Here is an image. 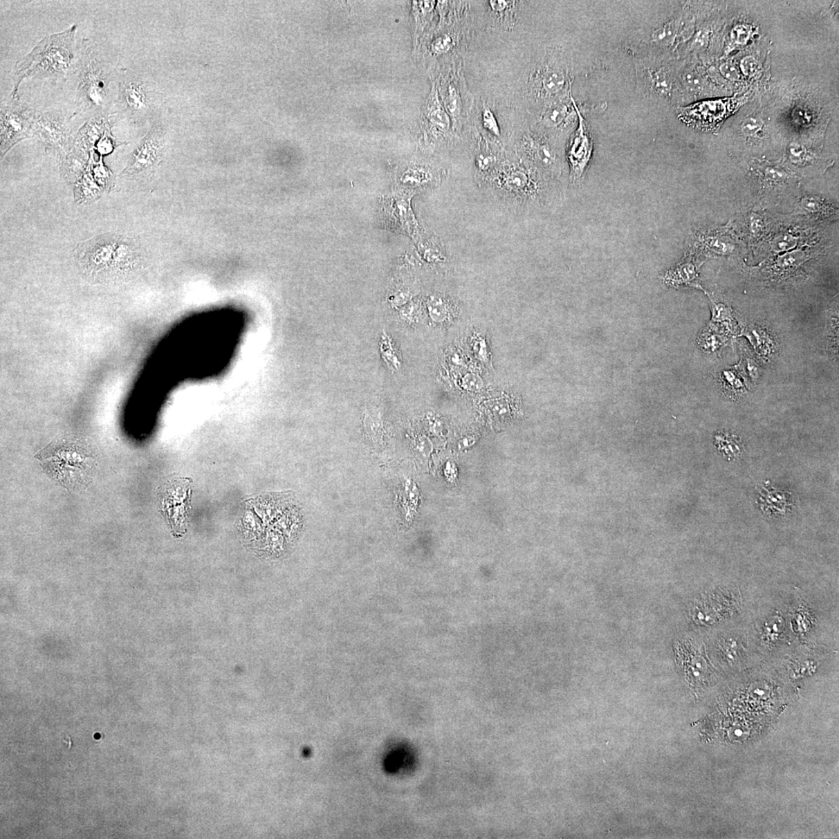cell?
Masks as SVG:
<instances>
[{
    "label": "cell",
    "mask_w": 839,
    "mask_h": 839,
    "mask_svg": "<svg viewBox=\"0 0 839 839\" xmlns=\"http://www.w3.org/2000/svg\"><path fill=\"white\" fill-rule=\"evenodd\" d=\"M558 184L508 148L501 165L479 187L488 190L503 209L521 214L550 206L559 196Z\"/></svg>",
    "instance_id": "1"
},
{
    "label": "cell",
    "mask_w": 839,
    "mask_h": 839,
    "mask_svg": "<svg viewBox=\"0 0 839 839\" xmlns=\"http://www.w3.org/2000/svg\"><path fill=\"white\" fill-rule=\"evenodd\" d=\"M77 25L62 33L44 37L31 51L17 62L14 73V89L11 98L17 99L19 86L25 79L65 80L75 72V36Z\"/></svg>",
    "instance_id": "2"
},
{
    "label": "cell",
    "mask_w": 839,
    "mask_h": 839,
    "mask_svg": "<svg viewBox=\"0 0 839 839\" xmlns=\"http://www.w3.org/2000/svg\"><path fill=\"white\" fill-rule=\"evenodd\" d=\"M573 77L569 57L560 46L546 48L529 69L522 88L528 113L572 91Z\"/></svg>",
    "instance_id": "3"
},
{
    "label": "cell",
    "mask_w": 839,
    "mask_h": 839,
    "mask_svg": "<svg viewBox=\"0 0 839 839\" xmlns=\"http://www.w3.org/2000/svg\"><path fill=\"white\" fill-rule=\"evenodd\" d=\"M80 53L75 73L80 106L91 116H103L116 102L118 71L84 42Z\"/></svg>",
    "instance_id": "4"
},
{
    "label": "cell",
    "mask_w": 839,
    "mask_h": 839,
    "mask_svg": "<svg viewBox=\"0 0 839 839\" xmlns=\"http://www.w3.org/2000/svg\"><path fill=\"white\" fill-rule=\"evenodd\" d=\"M35 458L50 477L69 490L85 488L97 466L95 456L74 443L49 446Z\"/></svg>",
    "instance_id": "5"
},
{
    "label": "cell",
    "mask_w": 839,
    "mask_h": 839,
    "mask_svg": "<svg viewBox=\"0 0 839 839\" xmlns=\"http://www.w3.org/2000/svg\"><path fill=\"white\" fill-rule=\"evenodd\" d=\"M508 147L529 166L553 181L560 183L565 160L563 147L528 124L516 126L508 135Z\"/></svg>",
    "instance_id": "6"
},
{
    "label": "cell",
    "mask_w": 839,
    "mask_h": 839,
    "mask_svg": "<svg viewBox=\"0 0 839 839\" xmlns=\"http://www.w3.org/2000/svg\"><path fill=\"white\" fill-rule=\"evenodd\" d=\"M439 83L443 105L452 118L457 133L462 138L475 103L466 84L462 57L445 59Z\"/></svg>",
    "instance_id": "7"
},
{
    "label": "cell",
    "mask_w": 839,
    "mask_h": 839,
    "mask_svg": "<svg viewBox=\"0 0 839 839\" xmlns=\"http://www.w3.org/2000/svg\"><path fill=\"white\" fill-rule=\"evenodd\" d=\"M578 104L573 98L572 91L563 97L542 105L530 112L528 125L531 129L540 132L555 142L563 144L578 125Z\"/></svg>",
    "instance_id": "8"
},
{
    "label": "cell",
    "mask_w": 839,
    "mask_h": 839,
    "mask_svg": "<svg viewBox=\"0 0 839 839\" xmlns=\"http://www.w3.org/2000/svg\"><path fill=\"white\" fill-rule=\"evenodd\" d=\"M633 59L637 92L647 99L670 100L676 89V80L660 56L636 55Z\"/></svg>",
    "instance_id": "9"
},
{
    "label": "cell",
    "mask_w": 839,
    "mask_h": 839,
    "mask_svg": "<svg viewBox=\"0 0 839 839\" xmlns=\"http://www.w3.org/2000/svg\"><path fill=\"white\" fill-rule=\"evenodd\" d=\"M695 29L694 17H676L645 31L640 35L638 41L630 47L633 55H645L660 56L662 52L670 49L678 41L686 42L692 39Z\"/></svg>",
    "instance_id": "10"
},
{
    "label": "cell",
    "mask_w": 839,
    "mask_h": 839,
    "mask_svg": "<svg viewBox=\"0 0 839 839\" xmlns=\"http://www.w3.org/2000/svg\"><path fill=\"white\" fill-rule=\"evenodd\" d=\"M36 112L27 105L16 102L2 105L0 111V142L4 156L19 142L34 137Z\"/></svg>",
    "instance_id": "11"
},
{
    "label": "cell",
    "mask_w": 839,
    "mask_h": 839,
    "mask_svg": "<svg viewBox=\"0 0 839 839\" xmlns=\"http://www.w3.org/2000/svg\"><path fill=\"white\" fill-rule=\"evenodd\" d=\"M119 238L115 233H106L78 243L73 255L79 267L90 275L111 270Z\"/></svg>",
    "instance_id": "12"
},
{
    "label": "cell",
    "mask_w": 839,
    "mask_h": 839,
    "mask_svg": "<svg viewBox=\"0 0 839 839\" xmlns=\"http://www.w3.org/2000/svg\"><path fill=\"white\" fill-rule=\"evenodd\" d=\"M116 104L120 113L135 122L147 115L149 94L143 82L132 71H118Z\"/></svg>",
    "instance_id": "13"
},
{
    "label": "cell",
    "mask_w": 839,
    "mask_h": 839,
    "mask_svg": "<svg viewBox=\"0 0 839 839\" xmlns=\"http://www.w3.org/2000/svg\"><path fill=\"white\" fill-rule=\"evenodd\" d=\"M578 122L570 137L566 149V160L570 168V181L576 185L582 180L589 167L593 152V141L582 112L577 105Z\"/></svg>",
    "instance_id": "14"
},
{
    "label": "cell",
    "mask_w": 839,
    "mask_h": 839,
    "mask_svg": "<svg viewBox=\"0 0 839 839\" xmlns=\"http://www.w3.org/2000/svg\"><path fill=\"white\" fill-rule=\"evenodd\" d=\"M190 490V481L185 479H170L161 488V509L174 529L185 526Z\"/></svg>",
    "instance_id": "15"
},
{
    "label": "cell",
    "mask_w": 839,
    "mask_h": 839,
    "mask_svg": "<svg viewBox=\"0 0 839 839\" xmlns=\"http://www.w3.org/2000/svg\"><path fill=\"white\" fill-rule=\"evenodd\" d=\"M66 117L59 111L36 112L33 136L48 148L64 149L68 146L69 130Z\"/></svg>",
    "instance_id": "16"
},
{
    "label": "cell",
    "mask_w": 839,
    "mask_h": 839,
    "mask_svg": "<svg viewBox=\"0 0 839 839\" xmlns=\"http://www.w3.org/2000/svg\"><path fill=\"white\" fill-rule=\"evenodd\" d=\"M447 176V170L430 164L413 162L401 169L399 180L407 191H422L437 187Z\"/></svg>",
    "instance_id": "17"
},
{
    "label": "cell",
    "mask_w": 839,
    "mask_h": 839,
    "mask_svg": "<svg viewBox=\"0 0 839 839\" xmlns=\"http://www.w3.org/2000/svg\"><path fill=\"white\" fill-rule=\"evenodd\" d=\"M470 120H472L471 122L474 127L485 137H487L491 141L495 142L499 146L508 148V142L504 140L502 135V131L499 122H498L497 117L491 107L487 103L485 99L479 100L474 106Z\"/></svg>",
    "instance_id": "18"
},
{
    "label": "cell",
    "mask_w": 839,
    "mask_h": 839,
    "mask_svg": "<svg viewBox=\"0 0 839 839\" xmlns=\"http://www.w3.org/2000/svg\"><path fill=\"white\" fill-rule=\"evenodd\" d=\"M160 145L159 138L155 131L151 132L132 154L127 167L121 175H135L154 167L159 154Z\"/></svg>",
    "instance_id": "19"
},
{
    "label": "cell",
    "mask_w": 839,
    "mask_h": 839,
    "mask_svg": "<svg viewBox=\"0 0 839 839\" xmlns=\"http://www.w3.org/2000/svg\"><path fill=\"white\" fill-rule=\"evenodd\" d=\"M662 279L671 288L690 286L703 289L699 282V265L692 257H687L676 266L666 271Z\"/></svg>",
    "instance_id": "20"
},
{
    "label": "cell",
    "mask_w": 839,
    "mask_h": 839,
    "mask_svg": "<svg viewBox=\"0 0 839 839\" xmlns=\"http://www.w3.org/2000/svg\"><path fill=\"white\" fill-rule=\"evenodd\" d=\"M488 6L490 20L495 27L504 30L515 28L519 21V10L521 2L507 0H490L485 2Z\"/></svg>",
    "instance_id": "21"
},
{
    "label": "cell",
    "mask_w": 839,
    "mask_h": 839,
    "mask_svg": "<svg viewBox=\"0 0 839 839\" xmlns=\"http://www.w3.org/2000/svg\"><path fill=\"white\" fill-rule=\"evenodd\" d=\"M742 334L749 340L750 343L754 347L755 350L759 353V355L763 357H768L775 353V345L773 338L766 331L762 329L761 327L753 325L748 326L744 329Z\"/></svg>",
    "instance_id": "22"
},
{
    "label": "cell",
    "mask_w": 839,
    "mask_h": 839,
    "mask_svg": "<svg viewBox=\"0 0 839 839\" xmlns=\"http://www.w3.org/2000/svg\"><path fill=\"white\" fill-rule=\"evenodd\" d=\"M426 306L429 317L437 324L450 320L454 311L452 302L440 294L429 296Z\"/></svg>",
    "instance_id": "23"
},
{
    "label": "cell",
    "mask_w": 839,
    "mask_h": 839,
    "mask_svg": "<svg viewBox=\"0 0 839 839\" xmlns=\"http://www.w3.org/2000/svg\"><path fill=\"white\" fill-rule=\"evenodd\" d=\"M131 239L120 236L117 247L113 255V268L124 270L131 266L135 262L137 256V249Z\"/></svg>",
    "instance_id": "24"
},
{
    "label": "cell",
    "mask_w": 839,
    "mask_h": 839,
    "mask_svg": "<svg viewBox=\"0 0 839 839\" xmlns=\"http://www.w3.org/2000/svg\"><path fill=\"white\" fill-rule=\"evenodd\" d=\"M680 82L685 89L691 93H700L704 89V80L696 68L688 67L680 74Z\"/></svg>",
    "instance_id": "25"
},
{
    "label": "cell",
    "mask_w": 839,
    "mask_h": 839,
    "mask_svg": "<svg viewBox=\"0 0 839 839\" xmlns=\"http://www.w3.org/2000/svg\"><path fill=\"white\" fill-rule=\"evenodd\" d=\"M75 199L78 200V203H84V201H91L95 200L100 196V188L94 183L89 176L85 175L77 187H75Z\"/></svg>",
    "instance_id": "26"
},
{
    "label": "cell",
    "mask_w": 839,
    "mask_h": 839,
    "mask_svg": "<svg viewBox=\"0 0 839 839\" xmlns=\"http://www.w3.org/2000/svg\"><path fill=\"white\" fill-rule=\"evenodd\" d=\"M380 346L382 358L388 367L394 370H399L401 367L400 362L396 355L392 340L385 331L382 333Z\"/></svg>",
    "instance_id": "27"
},
{
    "label": "cell",
    "mask_w": 839,
    "mask_h": 839,
    "mask_svg": "<svg viewBox=\"0 0 839 839\" xmlns=\"http://www.w3.org/2000/svg\"><path fill=\"white\" fill-rule=\"evenodd\" d=\"M698 344L705 352H714L720 348L723 344L722 338L717 335L716 333L712 331L710 328H706L698 339Z\"/></svg>",
    "instance_id": "28"
},
{
    "label": "cell",
    "mask_w": 839,
    "mask_h": 839,
    "mask_svg": "<svg viewBox=\"0 0 839 839\" xmlns=\"http://www.w3.org/2000/svg\"><path fill=\"white\" fill-rule=\"evenodd\" d=\"M764 128L762 119L757 116H749L741 123V131L744 136L755 138L758 136Z\"/></svg>",
    "instance_id": "29"
},
{
    "label": "cell",
    "mask_w": 839,
    "mask_h": 839,
    "mask_svg": "<svg viewBox=\"0 0 839 839\" xmlns=\"http://www.w3.org/2000/svg\"><path fill=\"white\" fill-rule=\"evenodd\" d=\"M806 255L802 251H795L788 253L779 258L777 266L780 269H793L802 264L806 260Z\"/></svg>",
    "instance_id": "30"
},
{
    "label": "cell",
    "mask_w": 839,
    "mask_h": 839,
    "mask_svg": "<svg viewBox=\"0 0 839 839\" xmlns=\"http://www.w3.org/2000/svg\"><path fill=\"white\" fill-rule=\"evenodd\" d=\"M722 380L725 389L730 390L729 392L735 394L744 393V385L735 371L730 370L723 371Z\"/></svg>",
    "instance_id": "31"
},
{
    "label": "cell",
    "mask_w": 839,
    "mask_h": 839,
    "mask_svg": "<svg viewBox=\"0 0 839 839\" xmlns=\"http://www.w3.org/2000/svg\"><path fill=\"white\" fill-rule=\"evenodd\" d=\"M804 209L813 214H827L831 206L826 204L824 201L816 197H805L801 201Z\"/></svg>",
    "instance_id": "32"
},
{
    "label": "cell",
    "mask_w": 839,
    "mask_h": 839,
    "mask_svg": "<svg viewBox=\"0 0 839 839\" xmlns=\"http://www.w3.org/2000/svg\"><path fill=\"white\" fill-rule=\"evenodd\" d=\"M710 43V31L708 29L703 28L694 33L692 37V42L690 45V49L694 53H700L704 51L708 47Z\"/></svg>",
    "instance_id": "33"
},
{
    "label": "cell",
    "mask_w": 839,
    "mask_h": 839,
    "mask_svg": "<svg viewBox=\"0 0 839 839\" xmlns=\"http://www.w3.org/2000/svg\"><path fill=\"white\" fill-rule=\"evenodd\" d=\"M365 427L367 432L372 439H378L380 436L382 424L380 418L378 414L374 413L365 415Z\"/></svg>",
    "instance_id": "34"
},
{
    "label": "cell",
    "mask_w": 839,
    "mask_h": 839,
    "mask_svg": "<svg viewBox=\"0 0 839 839\" xmlns=\"http://www.w3.org/2000/svg\"><path fill=\"white\" fill-rule=\"evenodd\" d=\"M460 386L469 392H478L483 388L484 381L479 375L470 372L461 378Z\"/></svg>",
    "instance_id": "35"
},
{
    "label": "cell",
    "mask_w": 839,
    "mask_h": 839,
    "mask_svg": "<svg viewBox=\"0 0 839 839\" xmlns=\"http://www.w3.org/2000/svg\"><path fill=\"white\" fill-rule=\"evenodd\" d=\"M797 244V239L793 236L786 234L775 238L772 248L774 251L784 252L793 249Z\"/></svg>",
    "instance_id": "36"
},
{
    "label": "cell",
    "mask_w": 839,
    "mask_h": 839,
    "mask_svg": "<svg viewBox=\"0 0 839 839\" xmlns=\"http://www.w3.org/2000/svg\"><path fill=\"white\" fill-rule=\"evenodd\" d=\"M413 293L408 288H401L397 290L392 295L390 296L391 304L396 307H403L409 304L412 301Z\"/></svg>",
    "instance_id": "37"
},
{
    "label": "cell",
    "mask_w": 839,
    "mask_h": 839,
    "mask_svg": "<svg viewBox=\"0 0 839 839\" xmlns=\"http://www.w3.org/2000/svg\"><path fill=\"white\" fill-rule=\"evenodd\" d=\"M752 35V29L747 25H738L731 33V39L737 45H744Z\"/></svg>",
    "instance_id": "38"
},
{
    "label": "cell",
    "mask_w": 839,
    "mask_h": 839,
    "mask_svg": "<svg viewBox=\"0 0 839 839\" xmlns=\"http://www.w3.org/2000/svg\"><path fill=\"white\" fill-rule=\"evenodd\" d=\"M712 302V322L716 321H730L731 320V310L729 307L721 304Z\"/></svg>",
    "instance_id": "39"
},
{
    "label": "cell",
    "mask_w": 839,
    "mask_h": 839,
    "mask_svg": "<svg viewBox=\"0 0 839 839\" xmlns=\"http://www.w3.org/2000/svg\"><path fill=\"white\" fill-rule=\"evenodd\" d=\"M419 312V306L414 302H409L405 306H403L400 310L401 317L406 321H415L417 320Z\"/></svg>",
    "instance_id": "40"
},
{
    "label": "cell",
    "mask_w": 839,
    "mask_h": 839,
    "mask_svg": "<svg viewBox=\"0 0 839 839\" xmlns=\"http://www.w3.org/2000/svg\"><path fill=\"white\" fill-rule=\"evenodd\" d=\"M758 66V62L753 56L744 57L741 62V72L748 77H750L756 73Z\"/></svg>",
    "instance_id": "41"
},
{
    "label": "cell",
    "mask_w": 839,
    "mask_h": 839,
    "mask_svg": "<svg viewBox=\"0 0 839 839\" xmlns=\"http://www.w3.org/2000/svg\"><path fill=\"white\" fill-rule=\"evenodd\" d=\"M721 72L728 80L735 81L740 79L739 71L732 62L724 63L721 67Z\"/></svg>",
    "instance_id": "42"
},
{
    "label": "cell",
    "mask_w": 839,
    "mask_h": 839,
    "mask_svg": "<svg viewBox=\"0 0 839 839\" xmlns=\"http://www.w3.org/2000/svg\"><path fill=\"white\" fill-rule=\"evenodd\" d=\"M764 175L767 181L773 182H780L787 178V174L783 169L775 167H767L765 169Z\"/></svg>",
    "instance_id": "43"
},
{
    "label": "cell",
    "mask_w": 839,
    "mask_h": 839,
    "mask_svg": "<svg viewBox=\"0 0 839 839\" xmlns=\"http://www.w3.org/2000/svg\"><path fill=\"white\" fill-rule=\"evenodd\" d=\"M473 350L476 353L478 358L481 360L486 361L488 358V349L485 340L482 338H477L473 344Z\"/></svg>",
    "instance_id": "44"
},
{
    "label": "cell",
    "mask_w": 839,
    "mask_h": 839,
    "mask_svg": "<svg viewBox=\"0 0 839 839\" xmlns=\"http://www.w3.org/2000/svg\"><path fill=\"white\" fill-rule=\"evenodd\" d=\"M98 149L102 154H107L113 149V144L110 138L104 137L98 145Z\"/></svg>",
    "instance_id": "45"
},
{
    "label": "cell",
    "mask_w": 839,
    "mask_h": 839,
    "mask_svg": "<svg viewBox=\"0 0 839 839\" xmlns=\"http://www.w3.org/2000/svg\"><path fill=\"white\" fill-rule=\"evenodd\" d=\"M746 369L748 376L752 378V380H755L759 376L758 365L752 359H748Z\"/></svg>",
    "instance_id": "46"
},
{
    "label": "cell",
    "mask_w": 839,
    "mask_h": 839,
    "mask_svg": "<svg viewBox=\"0 0 839 839\" xmlns=\"http://www.w3.org/2000/svg\"><path fill=\"white\" fill-rule=\"evenodd\" d=\"M735 735L737 736H741L742 735V731L741 730H737L735 731Z\"/></svg>",
    "instance_id": "47"
}]
</instances>
